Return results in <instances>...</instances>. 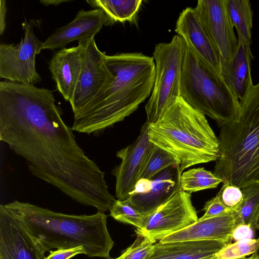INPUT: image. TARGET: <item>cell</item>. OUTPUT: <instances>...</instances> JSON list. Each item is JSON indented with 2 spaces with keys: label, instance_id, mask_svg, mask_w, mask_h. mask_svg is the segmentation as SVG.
<instances>
[{
  "label": "cell",
  "instance_id": "6da1fadb",
  "mask_svg": "<svg viewBox=\"0 0 259 259\" xmlns=\"http://www.w3.org/2000/svg\"><path fill=\"white\" fill-rule=\"evenodd\" d=\"M53 92L0 82V140L26 161L31 174L73 200L103 213L116 200L105 173L77 142Z\"/></svg>",
  "mask_w": 259,
  "mask_h": 259
},
{
  "label": "cell",
  "instance_id": "7a4b0ae2",
  "mask_svg": "<svg viewBox=\"0 0 259 259\" xmlns=\"http://www.w3.org/2000/svg\"><path fill=\"white\" fill-rule=\"evenodd\" d=\"M105 61L114 80L73 115V131L100 133L123 120L151 94L155 76L153 57L126 53L105 55Z\"/></svg>",
  "mask_w": 259,
  "mask_h": 259
},
{
  "label": "cell",
  "instance_id": "3957f363",
  "mask_svg": "<svg viewBox=\"0 0 259 259\" xmlns=\"http://www.w3.org/2000/svg\"><path fill=\"white\" fill-rule=\"evenodd\" d=\"M1 206L45 252L82 246L88 257L110 258L114 241L107 229L105 213L68 214L17 200Z\"/></svg>",
  "mask_w": 259,
  "mask_h": 259
},
{
  "label": "cell",
  "instance_id": "277c9868",
  "mask_svg": "<svg viewBox=\"0 0 259 259\" xmlns=\"http://www.w3.org/2000/svg\"><path fill=\"white\" fill-rule=\"evenodd\" d=\"M150 141L170 154L181 172L191 166L216 161L220 143L205 115L181 97L158 120L148 125Z\"/></svg>",
  "mask_w": 259,
  "mask_h": 259
},
{
  "label": "cell",
  "instance_id": "5b68a950",
  "mask_svg": "<svg viewBox=\"0 0 259 259\" xmlns=\"http://www.w3.org/2000/svg\"><path fill=\"white\" fill-rule=\"evenodd\" d=\"M237 118L221 127L213 173L242 189L259 183V81L239 100Z\"/></svg>",
  "mask_w": 259,
  "mask_h": 259
},
{
  "label": "cell",
  "instance_id": "8992f818",
  "mask_svg": "<svg viewBox=\"0 0 259 259\" xmlns=\"http://www.w3.org/2000/svg\"><path fill=\"white\" fill-rule=\"evenodd\" d=\"M180 97L221 127L235 120L239 100L223 78L210 72L187 46L183 63Z\"/></svg>",
  "mask_w": 259,
  "mask_h": 259
},
{
  "label": "cell",
  "instance_id": "52a82bcc",
  "mask_svg": "<svg viewBox=\"0 0 259 259\" xmlns=\"http://www.w3.org/2000/svg\"><path fill=\"white\" fill-rule=\"evenodd\" d=\"M187 44L179 35L168 42L157 44L153 58L155 76L152 91L145 106L146 121H157L164 110L180 97V85Z\"/></svg>",
  "mask_w": 259,
  "mask_h": 259
},
{
  "label": "cell",
  "instance_id": "ba28073f",
  "mask_svg": "<svg viewBox=\"0 0 259 259\" xmlns=\"http://www.w3.org/2000/svg\"><path fill=\"white\" fill-rule=\"evenodd\" d=\"M22 26L24 36L19 44L0 45V77L34 85L41 80L36 70L35 57L42 50L43 42L35 35L32 23L25 21Z\"/></svg>",
  "mask_w": 259,
  "mask_h": 259
},
{
  "label": "cell",
  "instance_id": "9c48e42d",
  "mask_svg": "<svg viewBox=\"0 0 259 259\" xmlns=\"http://www.w3.org/2000/svg\"><path fill=\"white\" fill-rule=\"evenodd\" d=\"M221 61L223 71L236 54L240 43L234 31L227 0H199L193 8Z\"/></svg>",
  "mask_w": 259,
  "mask_h": 259
},
{
  "label": "cell",
  "instance_id": "30bf717a",
  "mask_svg": "<svg viewBox=\"0 0 259 259\" xmlns=\"http://www.w3.org/2000/svg\"><path fill=\"white\" fill-rule=\"evenodd\" d=\"M82 46V64L73 94L69 101L73 115L83 108L103 88L109 85L114 76L105 61L94 36L78 40Z\"/></svg>",
  "mask_w": 259,
  "mask_h": 259
},
{
  "label": "cell",
  "instance_id": "8fae6325",
  "mask_svg": "<svg viewBox=\"0 0 259 259\" xmlns=\"http://www.w3.org/2000/svg\"><path fill=\"white\" fill-rule=\"evenodd\" d=\"M198 218L191 194L179 190L167 202L148 215L145 226L137 229V235L155 244L195 223Z\"/></svg>",
  "mask_w": 259,
  "mask_h": 259
},
{
  "label": "cell",
  "instance_id": "7c38bea8",
  "mask_svg": "<svg viewBox=\"0 0 259 259\" xmlns=\"http://www.w3.org/2000/svg\"><path fill=\"white\" fill-rule=\"evenodd\" d=\"M148 125L146 121L137 139L117 152V157L121 161L112 173L116 179L115 196L118 200L128 197L153 148V144L149 139Z\"/></svg>",
  "mask_w": 259,
  "mask_h": 259
},
{
  "label": "cell",
  "instance_id": "4fadbf2b",
  "mask_svg": "<svg viewBox=\"0 0 259 259\" xmlns=\"http://www.w3.org/2000/svg\"><path fill=\"white\" fill-rule=\"evenodd\" d=\"M175 31L183 37L197 58L210 72L224 78L220 57L193 8L187 7L182 11L176 22Z\"/></svg>",
  "mask_w": 259,
  "mask_h": 259
},
{
  "label": "cell",
  "instance_id": "5bb4252c",
  "mask_svg": "<svg viewBox=\"0 0 259 259\" xmlns=\"http://www.w3.org/2000/svg\"><path fill=\"white\" fill-rule=\"evenodd\" d=\"M46 252L0 206V259H45Z\"/></svg>",
  "mask_w": 259,
  "mask_h": 259
},
{
  "label": "cell",
  "instance_id": "9a60e30c",
  "mask_svg": "<svg viewBox=\"0 0 259 259\" xmlns=\"http://www.w3.org/2000/svg\"><path fill=\"white\" fill-rule=\"evenodd\" d=\"M239 224V217L236 211H230L208 218H200L190 226L167 236L159 241L213 240L228 244L232 242L234 228Z\"/></svg>",
  "mask_w": 259,
  "mask_h": 259
},
{
  "label": "cell",
  "instance_id": "2e32d148",
  "mask_svg": "<svg viewBox=\"0 0 259 259\" xmlns=\"http://www.w3.org/2000/svg\"><path fill=\"white\" fill-rule=\"evenodd\" d=\"M105 23L106 17L101 9L80 10L71 22L57 28L43 42L42 49H63L71 41L94 36Z\"/></svg>",
  "mask_w": 259,
  "mask_h": 259
},
{
  "label": "cell",
  "instance_id": "e0dca14e",
  "mask_svg": "<svg viewBox=\"0 0 259 259\" xmlns=\"http://www.w3.org/2000/svg\"><path fill=\"white\" fill-rule=\"evenodd\" d=\"M181 174L178 164L170 166L151 179V188L148 192L130 195L126 199L143 214L149 215L181 189Z\"/></svg>",
  "mask_w": 259,
  "mask_h": 259
},
{
  "label": "cell",
  "instance_id": "ac0fdd59",
  "mask_svg": "<svg viewBox=\"0 0 259 259\" xmlns=\"http://www.w3.org/2000/svg\"><path fill=\"white\" fill-rule=\"evenodd\" d=\"M78 46L58 51L49 62V69L59 92L69 102L77 84L82 64V48Z\"/></svg>",
  "mask_w": 259,
  "mask_h": 259
},
{
  "label": "cell",
  "instance_id": "d6986e66",
  "mask_svg": "<svg viewBox=\"0 0 259 259\" xmlns=\"http://www.w3.org/2000/svg\"><path fill=\"white\" fill-rule=\"evenodd\" d=\"M226 245L213 240L159 241L148 259H202L214 255Z\"/></svg>",
  "mask_w": 259,
  "mask_h": 259
},
{
  "label": "cell",
  "instance_id": "ffe728a7",
  "mask_svg": "<svg viewBox=\"0 0 259 259\" xmlns=\"http://www.w3.org/2000/svg\"><path fill=\"white\" fill-rule=\"evenodd\" d=\"M253 59L250 46L240 44L232 60L225 67L223 77L241 100L253 84L251 77V62Z\"/></svg>",
  "mask_w": 259,
  "mask_h": 259
},
{
  "label": "cell",
  "instance_id": "44dd1931",
  "mask_svg": "<svg viewBox=\"0 0 259 259\" xmlns=\"http://www.w3.org/2000/svg\"><path fill=\"white\" fill-rule=\"evenodd\" d=\"M86 2L91 6L103 11L107 25L116 22H132L137 16L142 1L88 0Z\"/></svg>",
  "mask_w": 259,
  "mask_h": 259
},
{
  "label": "cell",
  "instance_id": "7402d4cb",
  "mask_svg": "<svg viewBox=\"0 0 259 259\" xmlns=\"http://www.w3.org/2000/svg\"><path fill=\"white\" fill-rule=\"evenodd\" d=\"M227 7L231 20L236 28L239 43L251 44L253 11L248 0H227Z\"/></svg>",
  "mask_w": 259,
  "mask_h": 259
},
{
  "label": "cell",
  "instance_id": "603a6c76",
  "mask_svg": "<svg viewBox=\"0 0 259 259\" xmlns=\"http://www.w3.org/2000/svg\"><path fill=\"white\" fill-rule=\"evenodd\" d=\"M223 180L204 167L192 168L181 174V189L191 194L202 190L217 188Z\"/></svg>",
  "mask_w": 259,
  "mask_h": 259
},
{
  "label": "cell",
  "instance_id": "cb8c5ba5",
  "mask_svg": "<svg viewBox=\"0 0 259 259\" xmlns=\"http://www.w3.org/2000/svg\"><path fill=\"white\" fill-rule=\"evenodd\" d=\"M241 189L243 200L238 211L240 224L248 225L255 229L259 217V183L251 184Z\"/></svg>",
  "mask_w": 259,
  "mask_h": 259
},
{
  "label": "cell",
  "instance_id": "d4e9b609",
  "mask_svg": "<svg viewBox=\"0 0 259 259\" xmlns=\"http://www.w3.org/2000/svg\"><path fill=\"white\" fill-rule=\"evenodd\" d=\"M110 215L116 221L129 224L142 229L146 225L148 215L141 212L127 199H116L110 210Z\"/></svg>",
  "mask_w": 259,
  "mask_h": 259
},
{
  "label": "cell",
  "instance_id": "484cf974",
  "mask_svg": "<svg viewBox=\"0 0 259 259\" xmlns=\"http://www.w3.org/2000/svg\"><path fill=\"white\" fill-rule=\"evenodd\" d=\"M175 164H178L177 162L170 154L153 144L138 181L141 179H151L162 170Z\"/></svg>",
  "mask_w": 259,
  "mask_h": 259
},
{
  "label": "cell",
  "instance_id": "4316f807",
  "mask_svg": "<svg viewBox=\"0 0 259 259\" xmlns=\"http://www.w3.org/2000/svg\"><path fill=\"white\" fill-rule=\"evenodd\" d=\"M259 248V238L226 244L216 255L218 259H238L255 252Z\"/></svg>",
  "mask_w": 259,
  "mask_h": 259
},
{
  "label": "cell",
  "instance_id": "83f0119b",
  "mask_svg": "<svg viewBox=\"0 0 259 259\" xmlns=\"http://www.w3.org/2000/svg\"><path fill=\"white\" fill-rule=\"evenodd\" d=\"M224 205L231 211L238 212L243 200L242 189L228 182H223L217 194Z\"/></svg>",
  "mask_w": 259,
  "mask_h": 259
},
{
  "label": "cell",
  "instance_id": "f1b7e54d",
  "mask_svg": "<svg viewBox=\"0 0 259 259\" xmlns=\"http://www.w3.org/2000/svg\"><path fill=\"white\" fill-rule=\"evenodd\" d=\"M153 245L145 237L137 235L134 243L124 250L120 256L109 259H148L152 252Z\"/></svg>",
  "mask_w": 259,
  "mask_h": 259
},
{
  "label": "cell",
  "instance_id": "f546056e",
  "mask_svg": "<svg viewBox=\"0 0 259 259\" xmlns=\"http://www.w3.org/2000/svg\"><path fill=\"white\" fill-rule=\"evenodd\" d=\"M203 210L205 211V213L201 217L202 219L211 218L232 211L224 205L217 195L205 203Z\"/></svg>",
  "mask_w": 259,
  "mask_h": 259
},
{
  "label": "cell",
  "instance_id": "4dcf8cb0",
  "mask_svg": "<svg viewBox=\"0 0 259 259\" xmlns=\"http://www.w3.org/2000/svg\"><path fill=\"white\" fill-rule=\"evenodd\" d=\"M49 252L50 254L45 259H70L76 255L85 254L82 246L57 249L56 250H51Z\"/></svg>",
  "mask_w": 259,
  "mask_h": 259
},
{
  "label": "cell",
  "instance_id": "1f68e13d",
  "mask_svg": "<svg viewBox=\"0 0 259 259\" xmlns=\"http://www.w3.org/2000/svg\"><path fill=\"white\" fill-rule=\"evenodd\" d=\"M249 225L245 224H241L237 226L234 229L232 239L235 242L253 239V231Z\"/></svg>",
  "mask_w": 259,
  "mask_h": 259
},
{
  "label": "cell",
  "instance_id": "d6a6232c",
  "mask_svg": "<svg viewBox=\"0 0 259 259\" xmlns=\"http://www.w3.org/2000/svg\"><path fill=\"white\" fill-rule=\"evenodd\" d=\"M152 180L141 179L136 183L134 189L130 193V195L135 194H143L148 192L151 188Z\"/></svg>",
  "mask_w": 259,
  "mask_h": 259
},
{
  "label": "cell",
  "instance_id": "836d02e7",
  "mask_svg": "<svg viewBox=\"0 0 259 259\" xmlns=\"http://www.w3.org/2000/svg\"><path fill=\"white\" fill-rule=\"evenodd\" d=\"M7 8L6 1H0V34L2 35L6 26V17Z\"/></svg>",
  "mask_w": 259,
  "mask_h": 259
},
{
  "label": "cell",
  "instance_id": "e575fe53",
  "mask_svg": "<svg viewBox=\"0 0 259 259\" xmlns=\"http://www.w3.org/2000/svg\"><path fill=\"white\" fill-rule=\"evenodd\" d=\"M71 1H70V0H41V1H40V3L45 6H49V5L57 6L62 3H69Z\"/></svg>",
  "mask_w": 259,
  "mask_h": 259
},
{
  "label": "cell",
  "instance_id": "d590c367",
  "mask_svg": "<svg viewBox=\"0 0 259 259\" xmlns=\"http://www.w3.org/2000/svg\"><path fill=\"white\" fill-rule=\"evenodd\" d=\"M244 259H259V256L256 254V253L255 252L253 254H251V256L248 257H245Z\"/></svg>",
  "mask_w": 259,
  "mask_h": 259
},
{
  "label": "cell",
  "instance_id": "8d00e7d4",
  "mask_svg": "<svg viewBox=\"0 0 259 259\" xmlns=\"http://www.w3.org/2000/svg\"><path fill=\"white\" fill-rule=\"evenodd\" d=\"M245 257H243V258H238V259H244ZM202 259H218V258L217 255L215 254L213 256H210V257H206V258H202Z\"/></svg>",
  "mask_w": 259,
  "mask_h": 259
},
{
  "label": "cell",
  "instance_id": "74e56055",
  "mask_svg": "<svg viewBox=\"0 0 259 259\" xmlns=\"http://www.w3.org/2000/svg\"><path fill=\"white\" fill-rule=\"evenodd\" d=\"M255 229H259V217L257 220Z\"/></svg>",
  "mask_w": 259,
  "mask_h": 259
},
{
  "label": "cell",
  "instance_id": "f35d334b",
  "mask_svg": "<svg viewBox=\"0 0 259 259\" xmlns=\"http://www.w3.org/2000/svg\"><path fill=\"white\" fill-rule=\"evenodd\" d=\"M255 252L257 253V254L259 256V248H258V249L257 250V251Z\"/></svg>",
  "mask_w": 259,
  "mask_h": 259
}]
</instances>
